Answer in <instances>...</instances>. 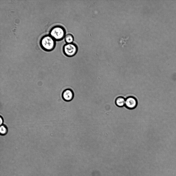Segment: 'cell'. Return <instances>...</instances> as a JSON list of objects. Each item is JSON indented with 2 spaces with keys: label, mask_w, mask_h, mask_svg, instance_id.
<instances>
[{
  "label": "cell",
  "mask_w": 176,
  "mask_h": 176,
  "mask_svg": "<svg viewBox=\"0 0 176 176\" xmlns=\"http://www.w3.org/2000/svg\"><path fill=\"white\" fill-rule=\"evenodd\" d=\"M64 39L66 43H71L73 42L74 37L72 34H68L65 35L64 37Z\"/></svg>",
  "instance_id": "52a82bcc"
},
{
  "label": "cell",
  "mask_w": 176,
  "mask_h": 176,
  "mask_svg": "<svg viewBox=\"0 0 176 176\" xmlns=\"http://www.w3.org/2000/svg\"><path fill=\"white\" fill-rule=\"evenodd\" d=\"M66 31L64 28L60 26L53 27L50 31V35L55 40H60L64 38Z\"/></svg>",
  "instance_id": "6da1fadb"
},
{
  "label": "cell",
  "mask_w": 176,
  "mask_h": 176,
  "mask_svg": "<svg viewBox=\"0 0 176 176\" xmlns=\"http://www.w3.org/2000/svg\"><path fill=\"white\" fill-rule=\"evenodd\" d=\"M0 124L1 125H2L3 123V118L1 116H0Z\"/></svg>",
  "instance_id": "9c48e42d"
},
{
  "label": "cell",
  "mask_w": 176,
  "mask_h": 176,
  "mask_svg": "<svg viewBox=\"0 0 176 176\" xmlns=\"http://www.w3.org/2000/svg\"><path fill=\"white\" fill-rule=\"evenodd\" d=\"M125 99L122 96L117 97L115 100L116 105L119 107H122L125 106Z\"/></svg>",
  "instance_id": "8992f818"
},
{
  "label": "cell",
  "mask_w": 176,
  "mask_h": 176,
  "mask_svg": "<svg viewBox=\"0 0 176 176\" xmlns=\"http://www.w3.org/2000/svg\"><path fill=\"white\" fill-rule=\"evenodd\" d=\"M137 104L136 98L130 96L125 99V106L129 109H133L136 107Z\"/></svg>",
  "instance_id": "277c9868"
},
{
  "label": "cell",
  "mask_w": 176,
  "mask_h": 176,
  "mask_svg": "<svg viewBox=\"0 0 176 176\" xmlns=\"http://www.w3.org/2000/svg\"><path fill=\"white\" fill-rule=\"evenodd\" d=\"M78 51L77 45L73 43H66L63 46V51L64 54L68 57H71L74 56Z\"/></svg>",
  "instance_id": "3957f363"
},
{
  "label": "cell",
  "mask_w": 176,
  "mask_h": 176,
  "mask_svg": "<svg viewBox=\"0 0 176 176\" xmlns=\"http://www.w3.org/2000/svg\"><path fill=\"white\" fill-rule=\"evenodd\" d=\"M74 96V93L71 89L67 88L64 90L62 94V97L65 101L69 102L71 101Z\"/></svg>",
  "instance_id": "5b68a950"
},
{
  "label": "cell",
  "mask_w": 176,
  "mask_h": 176,
  "mask_svg": "<svg viewBox=\"0 0 176 176\" xmlns=\"http://www.w3.org/2000/svg\"><path fill=\"white\" fill-rule=\"evenodd\" d=\"M55 40L50 35L45 36L41 40V45L45 50L51 51L55 47Z\"/></svg>",
  "instance_id": "7a4b0ae2"
},
{
  "label": "cell",
  "mask_w": 176,
  "mask_h": 176,
  "mask_svg": "<svg viewBox=\"0 0 176 176\" xmlns=\"http://www.w3.org/2000/svg\"><path fill=\"white\" fill-rule=\"evenodd\" d=\"M8 131L7 128V127L4 125H1L0 127V133L1 135H6Z\"/></svg>",
  "instance_id": "ba28073f"
}]
</instances>
